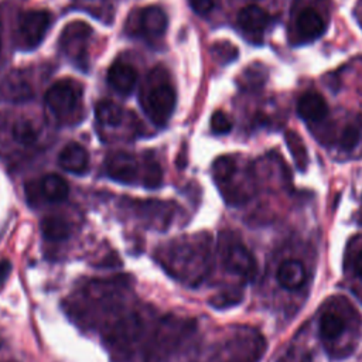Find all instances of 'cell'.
Segmentation results:
<instances>
[{
	"label": "cell",
	"instance_id": "1",
	"mask_svg": "<svg viewBox=\"0 0 362 362\" xmlns=\"http://www.w3.org/2000/svg\"><path fill=\"white\" fill-rule=\"evenodd\" d=\"M157 257L167 273L185 284H199L211 267L208 247L201 242H173Z\"/></svg>",
	"mask_w": 362,
	"mask_h": 362
},
{
	"label": "cell",
	"instance_id": "2",
	"mask_svg": "<svg viewBox=\"0 0 362 362\" xmlns=\"http://www.w3.org/2000/svg\"><path fill=\"white\" fill-rule=\"evenodd\" d=\"M175 90L167 72L157 66L147 75L140 92V103L146 115L157 126H164L175 107Z\"/></svg>",
	"mask_w": 362,
	"mask_h": 362
},
{
	"label": "cell",
	"instance_id": "3",
	"mask_svg": "<svg viewBox=\"0 0 362 362\" xmlns=\"http://www.w3.org/2000/svg\"><path fill=\"white\" fill-rule=\"evenodd\" d=\"M264 349L266 342L259 331L240 327L212 349L206 362H257Z\"/></svg>",
	"mask_w": 362,
	"mask_h": 362
},
{
	"label": "cell",
	"instance_id": "4",
	"mask_svg": "<svg viewBox=\"0 0 362 362\" xmlns=\"http://www.w3.org/2000/svg\"><path fill=\"white\" fill-rule=\"evenodd\" d=\"M192 329L188 321L165 320L157 327L146 352V362H161Z\"/></svg>",
	"mask_w": 362,
	"mask_h": 362
},
{
	"label": "cell",
	"instance_id": "5",
	"mask_svg": "<svg viewBox=\"0 0 362 362\" xmlns=\"http://www.w3.org/2000/svg\"><path fill=\"white\" fill-rule=\"evenodd\" d=\"M223 267L243 280L252 281L257 274V263L253 253L239 240L230 236H223L219 245Z\"/></svg>",
	"mask_w": 362,
	"mask_h": 362
},
{
	"label": "cell",
	"instance_id": "6",
	"mask_svg": "<svg viewBox=\"0 0 362 362\" xmlns=\"http://www.w3.org/2000/svg\"><path fill=\"white\" fill-rule=\"evenodd\" d=\"M92 35V28L83 21H71L65 25L59 37V47L65 57L79 66L86 69L88 65V44Z\"/></svg>",
	"mask_w": 362,
	"mask_h": 362
},
{
	"label": "cell",
	"instance_id": "7",
	"mask_svg": "<svg viewBox=\"0 0 362 362\" xmlns=\"http://www.w3.org/2000/svg\"><path fill=\"white\" fill-rule=\"evenodd\" d=\"M51 24V14L47 10H28L20 14L17 21L18 47L25 51L37 48Z\"/></svg>",
	"mask_w": 362,
	"mask_h": 362
},
{
	"label": "cell",
	"instance_id": "8",
	"mask_svg": "<svg viewBox=\"0 0 362 362\" xmlns=\"http://www.w3.org/2000/svg\"><path fill=\"white\" fill-rule=\"evenodd\" d=\"M82 89L79 83L62 79L55 82L45 93L47 106L58 116L65 117L74 113L81 105Z\"/></svg>",
	"mask_w": 362,
	"mask_h": 362
},
{
	"label": "cell",
	"instance_id": "9",
	"mask_svg": "<svg viewBox=\"0 0 362 362\" xmlns=\"http://www.w3.org/2000/svg\"><path fill=\"white\" fill-rule=\"evenodd\" d=\"M105 168L107 175L122 184H134L139 178L140 163L136 156L124 151L113 153L106 158Z\"/></svg>",
	"mask_w": 362,
	"mask_h": 362
},
{
	"label": "cell",
	"instance_id": "10",
	"mask_svg": "<svg viewBox=\"0 0 362 362\" xmlns=\"http://www.w3.org/2000/svg\"><path fill=\"white\" fill-rule=\"evenodd\" d=\"M167 16L158 6H147L139 13V31L147 38L161 37L167 30Z\"/></svg>",
	"mask_w": 362,
	"mask_h": 362
},
{
	"label": "cell",
	"instance_id": "11",
	"mask_svg": "<svg viewBox=\"0 0 362 362\" xmlns=\"http://www.w3.org/2000/svg\"><path fill=\"white\" fill-rule=\"evenodd\" d=\"M109 85L122 95H129L133 92L137 82V71L133 65L116 61L110 65L107 71Z\"/></svg>",
	"mask_w": 362,
	"mask_h": 362
},
{
	"label": "cell",
	"instance_id": "12",
	"mask_svg": "<svg viewBox=\"0 0 362 362\" xmlns=\"http://www.w3.org/2000/svg\"><path fill=\"white\" fill-rule=\"evenodd\" d=\"M58 163L65 171L81 175L89 168V154L81 144L69 143L61 150Z\"/></svg>",
	"mask_w": 362,
	"mask_h": 362
},
{
	"label": "cell",
	"instance_id": "13",
	"mask_svg": "<svg viewBox=\"0 0 362 362\" xmlns=\"http://www.w3.org/2000/svg\"><path fill=\"white\" fill-rule=\"evenodd\" d=\"M238 23L242 30L250 34H260L270 23L269 13L260 6L250 4L238 13Z\"/></svg>",
	"mask_w": 362,
	"mask_h": 362
},
{
	"label": "cell",
	"instance_id": "14",
	"mask_svg": "<svg viewBox=\"0 0 362 362\" xmlns=\"http://www.w3.org/2000/svg\"><path fill=\"white\" fill-rule=\"evenodd\" d=\"M297 112L307 122H318L327 116L328 105L320 93L307 92L300 98Z\"/></svg>",
	"mask_w": 362,
	"mask_h": 362
},
{
	"label": "cell",
	"instance_id": "15",
	"mask_svg": "<svg viewBox=\"0 0 362 362\" xmlns=\"http://www.w3.org/2000/svg\"><path fill=\"white\" fill-rule=\"evenodd\" d=\"M277 281L286 290H298L305 283V269L298 260H286L277 270Z\"/></svg>",
	"mask_w": 362,
	"mask_h": 362
},
{
	"label": "cell",
	"instance_id": "16",
	"mask_svg": "<svg viewBox=\"0 0 362 362\" xmlns=\"http://www.w3.org/2000/svg\"><path fill=\"white\" fill-rule=\"evenodd\" d=\"M297 30L303 38L315 40L324 34L325 23L314 8H304L297 17Z\"/></svg>",
	"mask_w": 362,
	"mask_h": 362
},
{
	"label": "cell",
	"instance_id": "17",
	"mask_svg": "<svg viewBox=\"0 0 362 362\" xmlns=\"http://www.w3.org/2000/svg\"><path fill=\"white\" fill-rule=\"evenodd\" d=\"M320 337L324 342H334L346 331V322L341 314L325 311L320 318Z\"/></svg>",
	"mask_w": 362,
	"mask_h": 362
},
{
	"label": "cell",
	"instance_id": "18",
	"mask_svg": "<svg viewBox=\"0 0 362 362\" xmlns=\"http://www.w3.org/2000/svg\"><path fill=\"white\" fill-rule=\"evenodd\" d=\"M41 192L51 202H62L69 194V187L61 175L47 174L41 180Z\"/></svg>",
	"mask_w": 362,
	"mask_h": 362
},
{
	"label": "cell",
	"instance_id": "19",
	"mask_svg": "<svg viewBox=\"0 0 362 362\" xmlns=\"http://www.w3.org/2000/svg\"><path fill=\"white\" fill-rule=\"evenodd\" d=\"M41 232L42 236L51 242H61L65 240L71 235V225L66 219L49 215L42 218L41 221Z\"/></svg>",
	"mask_w": 362,
	"mask_h": 362
},
{
	"label": "cell",
	"instance_id": "20",
	"mask_svg": "<svg viewBox=\"0 0 362 362\" xmlns=\"http://www.w3.org/2000/svg\"><path fill=\"white\" fill-rule=\"evenodd\" d=\"M95 115L99 124L105 127H117L123 123L126 113L119 105L110 100H102L96 105Z\"/></svg>",
	"mask_w": 362,
	"mask_h": 362
},
{
	"label": "cell",
	"instance_id": "21",
	"mask_svg": "<svg viewBox=\"0 0 362 362\" xmlns=\"http://www.w3.org/2000/svg\"><path fill=\"white\" fill-rule=\"evenodd\" d=\"M13 140L23 147H33L38 141V129L28 119H18L11 126Z\"/></svg>",
	"mask_w": 362,
	"mask_h": 362
},
{
	"label": "cell",
	"instance_id": "22",
	"mask_svg": "<svg viewBox=\"0 0 362 362\" xmlns=\"http://www.w3.org/2000/svg\"><path fill=\"white\" fill-rule=\"evenodd\" d=\"M137 212L140 216L143 215L148 221H151L153 225L160 223L161 226H164L170 219V211H165V205L163 202H137Z\"/></svg>",
	"mask_w": 362,
	"mask_h": 362
},
{
	"label": "cell",
	"instance_id": "23",
	"mask_svg": "<svg viewBox=\"0 0 362 362\" xmlns=\"http://www.w3.org/2000/svg\"><path fill=\"white\" fill-rule=\"evenodd\" d=\"M143 171H141V182L146 188H158L163 182V171L160 164L148 157L143 163Z\"/></svg>",
	"mask_w": 362,
	"mask_h": 362
},
{
	"label": "cell",
	"instance_id": "24",
	"mask_svg": "<svg viewBox=\"0 0 362 362\" xmlns=\"http://www.w3.org/2000/svg\"><path fill=\"white\" fill-rule=\"evenodd\" d=\"M6 98H8L14 102H20V100H25V99L31 98L30 85L25 81H23L21 78L11 76L6 82Z\"/></svg>",
	"mask_w": 362,
	"mask_h": 362
},
{
	"label": "cell",
	"instance_id": "25",
	"mask_svg": "<svg viewBox=\"0 0 362 362\" xmlns=\"http://www.w3.org/2000/svg\"><path fill=\"white\" fill-rule=\"evenodd\" d=\"M286 141L291 151V156L300 170L307 167V150L301 141V139L296 133H286Z\"/></svg>",
	"mask_w": 362,
	"mask_h": 362
},
{
	"label": "cell",
	"instance_id": "26",
	"mask_svg": "<svg viewBox=\"0 0 362 362\" xmlns=\"http://www.w3.org/2000/svg\"><path fill=\"white\" fill-rule=\"evenodd\" d=\"M243 300V293L240 288H226L209 300V304L215 308H225L239 304Z\"/></svg>",
	"mask_w": 362,
	"mask_h": 362
},
{
	"label": "cell",
	"instance_id": "27",
	"mask_svg": "<svg viewBox=\"0 0 362 362\" xmlns=\"http://www.w3.org/2000/svg\"><path fill=\"white\" fill-rule=\"evenodd\" d=\"M361 140V132L356 126L354 124H348L344 127L342 133H341V137H339V144H341V148L345 150V151H352L358 143Z\"/></svg>",
	"mask_w": 362,
	"mask_h": 362
},
{
	"label": "cell",
	"instance_id": "28",
	"mask_svg": "<svg viewBox=\"0 0 362 362\" xmlns=\"http://www.w3.org/2000/svg\"><path fill=\"white\" fill-rule=\"evenodd\" d=\"M230 129H232V122L225 112L216 110L211 116V130L215 134H226L230 132Z\"/></svg>",
	"mask_w": 362,
	"mask_h": 362
},
{
	"label": "cell",
	"instance_id": "29",
	"mask_svg": "<svg viewBox=\"0 0 362 362\" xmlns=\"http://www.w3.org/2000/svg\"><path fill=\"white\" fill-rule=\"evenodd\" d=\"M277 362H311V355L298 346H290Z\"/></svg>",
	"mask_w": 362,
	"mask_h": 362
},
{
	"label": "cell",
	"instance_id": "30",
	"mask_svg": "<svg viewBox=\"0 0 362 362\" xmlns=\"http://www.w3.org/2000/svg\"><path fill=\"white\" fill-rule=\"evenodd\" d=\"M189 7L199 16H206L214 8V0H188Z\"/></svg>",
	"mask_w": 362,
	"mask_h": 362
},
{
	"label": "cell",
	"instance_id": "31",
	"mask_svg": "<svg viewBox=\"0 0 362 362\" xmlns=\"http://www.w3.org/2000/svg\"><path fill=\"white\" fill-rule=\"evenodd\" d=\"M10 270H11V263H10L7 259L1 260V262H0V286H1V284L6 281V279L8 277Z\"/></svg>",
	"mask_w": 362,
	"mask_h": 362
},
{
	"label": "cell",
	"instance_id": "32",
	"mask_svg": "<svg viewBox=\"0 0 362 362\" xmlns=\"http://www.w3.org/2000/svg\"><path fill=\"white\" fill-rule=\"evenodd\" d=\"M354 269H355V273L362 279V252L358 253L355 263H354Z\"/></svg>",
	"mask_w": 362,
	"mask_h": 362
},
{
	"label": "cell",
	"instance_id": "33",
	"mask_svg": "<svg viewBox=\"0 0 362 362\" xmlns=\"http://www.w3.org/2000/svg\"><path fill=\"white\" fill-rule=\"evenodd\" d=\"M0 48H1V41H0Z\"/></svg>",
	"mask_w": 362,
	"mask_h": 362
}]
</instances>
